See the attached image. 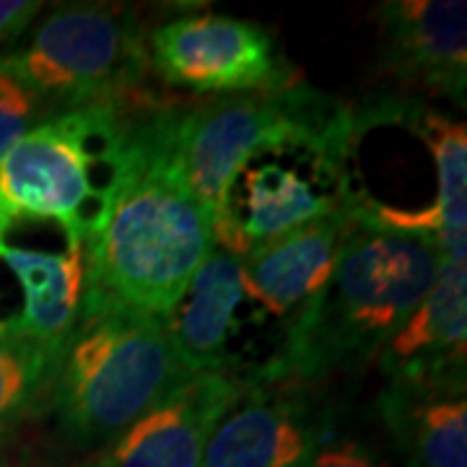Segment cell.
<instances>
[{"label": "cell", "mask_w": 467, "mask_h": 467, "mask_svg": "<svg viewBox=\"0 0 467 467\" xmlns=\"http://www.w3.org/2000/svg\"><path fill=\"white\" fill-rule=\"evenodd\" d=\"M304 467H387L374 447L356 436H333L322 429Z\"/></svg>", "instance_id": "obj_19"}, {"label": "cell", "mask_w": 467, "mask_h": 467, "mask_svg": "<svg viewBox=\"0 0 467 467\" xmlns=\"http://www.w3.org/2000/svg\"><path fill=\"white\" fill-rule=\"evenodd\" d=\"M159 99H130L122 180L84 239L86 301L167 317L216 250L213 213L164 164L153 143Z\"/></svg>", "instance_id": "obj_1"}, {"label": "cell", "mask_w": 467, "mask_h": 467, "mask_svg": "<svg viewBox=\"0 0 467 467\" xmlns=\"http://www.w3.org/2000/svg\"><path fill=\"white\" fill-rule=\"evenodd\" d=\"M57 353L26 333L18 319H0V434L47 400Z\"/></svg>", "instance_id": "obj_17"}, {"label": "cell", "mask_w": 467, "mask_h": 467, "mask_svg": "<svg viewBox=\"0 0 467 467\" xmlns=\"http://www.w3.org/2000/svg\"><path fill=\"white\" fill-rule=\"evenodd\" d=\"M377 408L408 467H467L465 389L387 384Z\"/></svg>", "instance_id": "obj_15"}, {"label": "cell", "mask_w": 467, "mask_h": 467, "mask_svg": "<svg viewBox=\"0 0 467 467\" xmlns=\"http://www.w3.org/2000/svg\"><path fill=\"white\" fill-rule=\"evenodd\" d=\"M242 387L226 371L198 374L76 467H201L208 436Z\"/></svg>", "instance_id": "obj_9"}, {"label": "cell", "mask_w": 467, "mask_h": 467, "mask_svg": "<svg viewBox=\"0 0 467 467\" xmlns=\"http://www.w3.org/2000/svg\"><path fill=\"white\" fill-rule=\"evenodd\" d=\"M8 60L57 112L140 91L150 67L138 16L119 3L55 5Z\"/></svg>", "instance_id": "obj_6"}, {"label": "cell", "mask_w": 467, "mask_h": 467, "mask_svg": "<svg viewBox=\"0 0 467 467\" xmlns=\"http://www.w3.org/2000/svg\"><path fill=\"white\" fill-rule=\"evenodd\" d=\"M149 66L169 86L234 97L284 86L294 76L260 24L221 14H187L149 34Z\"/></svg>", "instance_id": "obj_8"}, {"label": "cell", "mask_w": 467, "mask_h": 467, "mask_svg": "<svg viewBox=\"0 0 467 467\" xmlns=\"http://www.w3.org/2000/svg\"><path fill=\"white\" fill-rule=\"evenodd\" d=\"M322 429L299 384H244L208 436L201 467H304Z\"/></svg>", "instance_id": "obj_11"}, {"label": "cell", "mask_w": 467, "mask_h": 467, "mask_svg": "<svg viewBox=\"0 0 467 467\" xmlns=\"http://www.w3.org/2000/svg\"><path fill=\"white\" fill-rule=\"evenodd\" d=\"M5 232H8V223H5V221H3V216H0V242H3Z\"/></svg>", "instance_id": "obj_21"}, {"label": "cell", "mask_w": 467, "mask_h": 467, "mask_svg": "<svg viewBox=\"0 0 467 467\" xmlns=\"http://www.w3.org/2000/svg\"><path fill=\"white\" fill-rule=\"evenodd\" d=\"M133 94L57 112L5 150L0 216L8 229L18 221H55L67 247H84L128 167Z\"/></svg>", "instance_id": "obj_5"}, {"label": "cell", "mask_w": 467, "mask_h": 467, "mask_svg": "<svg viewBox=\"0 0 467 467\" xmlns=\"http://www.w3.org/2000/svg\"><path fill=\"white\" fill-rule=\"evenodd\" d=\"M0 260L16 275L24 291V312L16 317L18 325L57 353L84 312V247L42 252L8 247L0 242Z\"/></svg>", "instance_id": "obj_16"}, {"label": "cell", "mask_w": 467, "mask_h": 467, "mask_svg": "<svg viewBox=\"0 0 467 467\" xmlns=\"http://www.w3.org/2000/svg\"><path fill=\"white\" fill-rule=\"evenodd\" d=\"M350 153L335 146L294 143L250 159L213 213L218 250L244 257L304 223L350 211L361 201L348 174Z\"/></svg>", "instance_id": "obj_7"}, {"label": "cell", "mask_w": 467, "mask_h": 467, "mask_svg": "<svg viewBox=\"0 0 467 467\" xmlns=\"http://www.w3.org/2000/svg\"><path fill=\"white\" fill-rule=\"evenodd\" d=\"M45 3L39 0H0V57L16 52V42L29 32Z\"/></svg>", "instance_id": "obj_20"}, {"label": "cell", "mask_w": 467, "mask_h": 467, "mask_svg": "<svg viewBox=\"0 0 467 467\" xmlns=\"http://www.w3.org/2000/svg\"><path fill=\"white\" fill-rule=\"evenodd\" d=\"M52 115L57 109L50 101L18 76L8 57H0V159L21 135Z\"/></svg>", "instance_id": "obj_18"}, {"label": "cell", "mask_w": 467, "mask_h": 467, "mask_svg": "<svg viewBox=\"0 0 467 467\" xmlns=\"http://www.w3.org/2000/svg\"><path fill=\"white\" fill-rule=\"evenodd\" d=\"M350 211L304 223L244 254V294L257 301L267 315H296L330 281L343 242L353 229Z\"/></svg>", "instance_id": "obj_13"}, {"label": "cell", "mask_w": 467, "mask_h": 467, "mask_svg": "<svg viewBox=\"0 0 467 467\" xmlns=\"http://www.w3.org/2000/svg\"><path fill=\"white\" fill-rule=\"evenodd\" d=\"M156 122L167 169L211 213L254 156L294 143L353 150L356 138L368 128L364 109L325 97L301 78L201 104L164 101Z\"/></svg>", "instance_id": "obj_3"}, {"label": "cell", "mask_w": 467, "mask_h": 467, "mask_svg": "<svg viewBox=\"0 0 467 467\" xmlns=\"http://www.w3.org/2000/svg\"><path fill=\"white\" fill-rule=\"evenodd\" d=\"M441 254L410 234L353 221L330 281L291 319L260 382L306 384L374 361L434 285Z\"/></svg>", "instance_id": "obj_2"}, {"label": "cell", "mask_w": 467, "mask_h": 467, "mask_svg": "<svg viewBox=\"0 0 467 467\" xmlns=\"http://www.w3.org/2000/svg\"><path fill=\"white\" fill-rule=\"evenodd\" d=\"M467 263L441 260L413 315L377 356L387 384L465 389Z\"/></svg>", "instance_id": "obj_12"}, {"label": "cell", "mask_w": 467, "mask_h": 467, "mask_svg": "<svg viewBox=\"0 0 467 467\" xmlns=\"http://www.w3.org/2000/svg\"><path fill=\"white\" fill-rule=\"evenodd\" d=\"M242 296V257L216 247L164 317L169 337L192 374L223 371Z\"/></svg>", "instance_id": "obj_14"}, {"label": "cell", "mask_w": 467, "mask_h": 467, "mask_svg": "<svg viewBox=\"0 0 467 467\" xmlns=\"http://www.w3.org/2000/svg\"><path fill=\"white\" fill-rule=\"evenodd\" d=\"M0 467H21V465H0Z\"/></svg>", "instance_id": "obj_22"}, {"label": "cell", "mask_w": 467, "mask_h": 467, "mask_svg": "<svg viewBox=\"0 0 467 467\" xmlns=\"http://www.w3.org/2000/svg\"><path fill=\"white\" fill-rule=\"evenodd\" d=\"M164 317L84 299L57 350L47 402L63 434L104 444L190 382Z\"/></svg>", "instance_id": "obj_4"}, {"label": "cell", "mask_w": 467, "mask_h": 467, "mask_svg": "<svg viewBox=\"0 0 467 467\" xmlns=\"http://www.w3.org/2000/svg\"><path fill=\"white\" fill-rule=\"evenodd\" d=\"M382 66L402 86L465 104L467 5L462 0H387L377 5Z\"/></svg>", "instance_id": "obj_10"}]
</instances>
